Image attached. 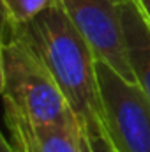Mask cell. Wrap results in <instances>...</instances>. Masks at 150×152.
I'll return each instance as SVG.
<instances>
[{
	"label": "cell",
	"instance_id": "6da1fadb",
	"mask_svg": "<svg viewBox=\"0 0 150 152\" xmlns=\"http://www.w3.org/2000/svg\"><path fill=\"white\" fill-rule=\"evenodd\" d=\"M5 30L21 37L44 62L79 122L101 115L97 58L57 2L32 21Z\"/></svg>",
	"mask_w": 150,
	"mask_h": 152
},
{
	"label": "cell",
	"instance_id": "7a4b0ae2",
	"mask_svg": "<svg viewBox=\"0 0 150 152\" xmlns=\"http://www.w3.org/2000/svg\"><path fill=\"white\" fill-rule=\"evenodd\" d=\"M0 53V90L4 108L41 126L74 113L55 78L37 53L16 34L4 28Z\"/></svg>",
	"mask_w": 150,
	"mask_h": 152
},
{
	"label": "cell",
	"instance_id": "3957f363",
	"mask_svg": "<svg viewBox=\"0 0 150 152\" xmlns=\"http://www.w3.org/2000/svg\"><path fill=\"white\" fill-rule=\"evenodd\" d=\"M101 120L118 152H150V101L129 81L97 60Z\"/></svg>",
	"mask_w": 150,
	"mask_h": 152
},
{
	"label": "cell",
	"instance_id": "277c9868",
	"mask_svg": "<svg viewBox=\"0 0 150 152\" xmlns=\"http://www.w3.org/2000/svg\"><path fill=\"white\" fill-rule=\"evenodd\" d=\"M78 32L92 48L95 58L115 73L136 81L120 18L118 0H58Z\"/></svg>",
	"mask_w": 150,
	"mask_h": 152
},
{
	"label": "cell",
	"instance_id": "5b68a950",
	"mask_svg": "<svg viewBox=\"0 0 150 152\" xmlns=\"http://www.w3.org/2000/svg\"><path fill=\"white\" fill-rule=\"evenodd\" d=\"M5 124L12 145L21 152H81L83 127L74 113L60 122L36 126L5 110Z\"/></svg>",
	"mask_w": 150,
	"mask_h": 152
},
{
	"label": "cell",
	"instance_id": "8992f818",
	"mask_svg": "<svg viewBox=\"0 0 150 152\" xmlns=\"http://www.w3.org/2000/svg\"><path fill=\"white\" fill-rule=\"evenodd\" d=\"M118 7L133 73L150 101V23L138 0H118Z\"/></svg>",
	"mask_w": 150,
	"mask_h": 152
},
{
	"label": "cell",
	"instance_id": "52a82bcc",
	"mask_svg": "<svg viewBox=\"0 0 150 152\" xmlns=\"http://www.w3.org/2000/svg\"><path fill=\"white\" fill-rule=\"evenodd\" d=\"M4 25L7 27H21L32 21L42 11L55 5L58 0H0Z\"/></svg>",
	"mask_w": 150,
	"mask_h": 152
},
{
	"label": "cell",
	"instance_id": "ba28073f",
	"mask_svg": "<svg viewBox=\"0 0 150 152\" xmlns=\"http://www.w3.org/2000/svg\"><path fill=\"white\" fill-rule=\"evenodd\" d=\"M81 126H83V131H85V134L88 138L92 152H118L117 147L113 145V142L110 140L104 126H103L101 115L92 117L87 122H81Z\"/></svg>",
	"mask_w": 150,
	"mask_h": 152
},
{
	"label": "cell",
	"instance_id": "9c48e42d",
	"mask_svg": "<svg viewBox=\"0 0 150 152\" xmlns=\"http://www.w3.org/2000/svg\"><path fill=\"white\" fill-rule=\"evenodd\" d=\"M0 152H18V151H16V147L12 145V142L7 136H2V140H0Z\"/></svg>",
	"mask_w": 150,
	"mask_h": 152
},
{
	"label": "cell",
	"instance_id": "30bf717a",
	"mask_svg": "<svg viewBox=\"0 0 150 152\" xmlns=\"http://www.w3.org/2000/svg\"><path fill=\"white\" fill-rule=\"evenodd\" d=\"M138 4H140L143 14L147 16V20H149V23H150V0H138Z\"/></svg>",
	"mask_w": 150,
	"mask_h": 152
},
{
	"label": "cell",
	"instance_id": "8fae6325",
	"mask_svg": "<svg viewBox=\"0 0 150 152\" xmlns=\"http://www.w3.org/2000/svg\"><path fill=\"white\" fill-rule=\"evenodd\" d=\"M81 127H83V126H81ZM81 152H92V147H90V143H88V138H87L85 131H83V136H81Z\"/></svg>",
	"mask_w": 150,
	"mask_h": 152
},
{
	"label": "cell",
	"instance_id": "7c38bea8",
	"mask_svg": "<svg viewBox=\"0 0 150 152\" xmlns=\"http://www.w3.org/2000/svg\"><path fill=\"white\" fill-rule=\"evenodd\" d=\"M16 151H18V149H16ZM18 152H21V151H18Z\"/></svg>",
	"mask_w": 150,
	"mask_h": 152
}]
</instances>
